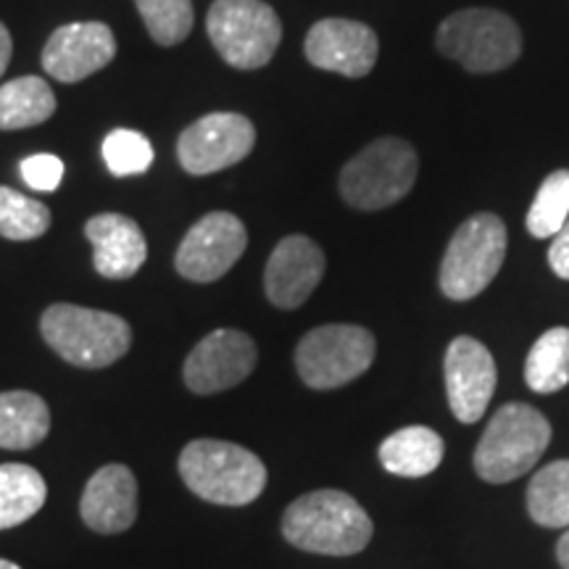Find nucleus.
<instances>
[{"label":"nucleus","instance_id":"f257e3e1","mask_svg":"<svg viewBox=\"0 0 569 569\" xmlns=\"http://www.w3.org/2000/svg\"><path fill=\"white\" fill-rule=\"evenodd\" d=\"M365 507L343 490H315L296 498L282 515V536L296 549L325 557H353L372 540Z\"/></svg>","mask_w":569,"mask_h":569},{"label":"nucleus","instance_id":"f03ea898","mask_svg":"<svg viewBox=\"0 0 569 569\" xmlns=\"http://www.w3.org/2000/svg\"><path fill=\"white\" fill-rule=\"evenodd\" d=\"M177 467L184 486L219 507H246L267 488L264 461L230 440H190L182 448Z\"/></svg>","mask_w":569,"mask_h":569},{"label":"nucleus","instance_id":"7ed1b4c3","mask_svg":"<svg viewBox=\"0 0 569 569\" xmlns=\"http://www.w3.org/2000/svg\"><path fill=\"white\" fill-rule=\"evenodd\" d=\"M40 332L63 361L82 369L111 367L132 346V327L122 317L74 303L48 306Z\"/></svg>","mask_w":569,"mask_h":569},{"label":"nucleus","instance_id":"20e7f679","mask_svg":"<svg viewBox=\"0 0 569 569\" xmlns=\"http://www.w3.org/2000/svg\"><path fill=\"white\" fill-rule=\"evenodd\" d=\"M551 443V425L528 403H507L482 432L475 469L488 482H509L528 475Z\"/></svg>","mask_w":569,"mask_h":569},{"label":"nucleus","instance_id":"39448f33","mask_svg":"<svg viewBox=\"0 0 569 569\" xmlns=\"http://www.w3.org/2000/svg\"><path fill=\"white\" fill-rule=\"evenodd\" d=\"M419 174V159L411 142L382 138L369 142L340 172V196L359 211L388 209L409 196Z\"/></svg>","mask_w":569,"mask_h":569},{"label":"nucleus","instance_id":"423d86ee","mask_svg":"<svg viewBox=\"0 0 569 569\" xmlns=\"http://www.w3.org/2000/svg\"><path fill=\"white\" fill-rule=\"evenodd\" d=\"M438 51L475 74L511 67L522 53V32L515 19L493 9H467L438 27Z\"/></svg>","mask_w":569,"mask_h":569},{"label":"nucleus","instance_id":"0eeeda50","mask_svg":"<svg viewBox=\"0 0 569 569\" xmlns=\"http://www.w3.org/2000/svg\"><path fill=\"white\" fill-rule=\"evenodd\" d=\"M507 227L496 213H475L453 232L440 264V290L451 301L480 296L507 259Z\"/></svg>","mask_w":569,"mask_h":569},{"label":"nucleus","instance_id":"6e6552de","mask_svg":"<svg viewBox=\"0 0 569 569\" xmlns=\"http://www.w3.org/2000/svg\"><path fill=\"white\" fill-rule=\"evenodd\" d=\"M206 32L230 67L246 71L267 67L282 40L280 17L264 0H217Z\"/></svg>","mask_w":569,"mask_h":569},{"label":"nucleus","instance_id":"1a4fd4ad","mask_svg":"<svg viewBox=\"0 0 569 569\" xmlns=\"http://www.w3.org/2000/svg\"><path fill=\"white\" fill-rule=\"evenodd\" d=\"M375 336L359 325H325L306 332L296 348V369L315 390H332L372 367Z\"/></svg>","mask_w":569,"mask_h":569},{"label":"nucleus","instance_id":"9d476101","mask_svg":"<svg viewBox=\"0 0 569 569\" xmlns=\"http://www.w3.org/2000/svg\"><path fill=\"white\" fill-rule=\"evenodd\" d=\"M253 142L256 130L243 113H206L188 130H182L177 140V159L184 172L203 177L243 161L253 151Z\"/></svg>","mask_w":569,"mask_h":569},{"label":"nucleus","instance_id":"9b49d317","mask_svg":"<svg viewBox=\"0 0 569 569\" xmlns=\"http://www.w3.org/2000/svg\"><path fill=\"white\" fill-rule=\"evenodd\" d=\"M246 246V224L230 211H211L182 238L174 253V269L190 282H213L238 264Z\"/></svg>","mask_w":569,"mask_h":569},{"label":"nucleus","instance_id":"f8f14e48","mask_svg":"<svg viewBox=\"0 0 569 569\" xmlns=\"http://www.w3.org/2000/svg\"><path fill=\"white\" fill-rule=\"evenodd\" d=\"M256 343L240 330H213L188 353L182 367L184 386L198 396L230 390L256 369Z\"/></svg>","mask_w":569,"mask_h":569},{"label":"nucleus","instance_id":"ddd939ff","mask_svg":"<svg viewBox=\"0 0 569 569\" xmlns=\"http://www.w3.org/2000/svg\"><path fill=\"white\" fill-rule=\"evenodd\" d=\"M496 361L480 340L469 336L451 340L446 351V390L459 422H480L496 393Z\"/></svg>","mask_w":569,"mask_h":569},{"label":"nucleus","instance_id":"4468645a","mask_svg":"<svg viewBox=\"0 0 569 569\" xmlns=\"http://www.w3.org/2000/svg\"><path fill=\"white\" fill-rule=\"evenodd\" d=\"M303 51L311 67L359 80L375 69L380 40L372 27L361 21L322 19L306 34Z\"/></svg>","mask_w":569,"mask_h":569},{"label":"nucleus","instance_id":"2eb2a0df","mask_svg":"<svg viewBox=\"0 0 569 569\" xmlns=\"http://www.w3.org/2000/svg\"><path fill=\"white\" fill-rule=\"evenodd\" d=\"M117 56V38L103 21H74L51 34L42 51V69L59 82H82L109 67Z\"/></svg>","mask_w":569,"mask_h":569},{"label":"nucleus","instance_id":"dca6fc26","mask_svg":"<svg viewBox=\"0 0 569 569\" xmlns=\"http://www.w3.org/2000/svg\"><path fill=\"white\" fill-rule=\"evenodd\" d=\"M325 274V253L306 234H288L269 256L264 272L267 298L277 309H298L309 301Z\"/></svg>","mask_w":569,"mask_h":569},{"label":"nucleus","instance_id":"f3484780","mask_svg":"<svg viewBox=\"0 0 569 569\" xmlns=\"http://www.w3.org/2000/svg\"><path fill=\"white\" fill-rule=\"evenodd\" d=\"M80 517L92 532L119 536L138 519V480L124 465H103L84 486Z\"/></svg>","mask_w":569,"mask_h":569},{"label":"nucleus","instance_id":"a211bd4d","mask_svg":"<svg viewBox=\"0 0 569 569\" xmlns=\"http://www.w3.org/2000/svg\"><path fill=\"white\" fill-rule=\"evenodd\" d=\"M84 234L92 246V267L106 280H130L146 264V234L124 213H96L84 224Z\"/></svg>","mask_w":569,"mask_h":569},{"label":"nucleus","instance_id":"6ab92c4d","mask_svg":"<svg viewBox=\"0 0 569 569\" xmlns=\"http://www.w3.org/2000/svg\"><path fill=\"white\" fill-rule=\"evenodd\" d=\"M443 438L430 427H403L382 440L380 461L390 475L398 478H425L436 472L443 461Z\"/></svg>","mask_w":569,"mask_h":569},{"label":"nucleus","instance_id":"aec40b11","mask_svg":"<svg viewBox=\"0 0 569 569\" xmlns=\"http://www.w3.org/2000/svg\"><path fill=\"white\" fill-rule=\"evenodd\" d=\"M51 432V409L30 390L0 393V448L27 451L42 443Z\"/></svg>","mask_w":569,"mask_h":569},{"label":"nucleus","instance_id":"412c9836","mask_svg":"<svg viewBox=\"0 0 569 569\" xmlns=\"http://www.w3.org/2000/svg\"><path fill=\"white\" fill-rule=\"evenodd\" d=\"M48 486L42 475L30 465H0V530L19 528L42 509Z\"/></svg>","mask_w":569,"mask_h":569},{"label":"nucleus","instance_id":"4be33fe9","mask_svg":"<svg viewBox=\"0 0 569 569\" xmlns=\"http://www.w3.org/2000/svg\"><path fill=\"white\" fill-rule=\"evenodd\" d=\"M56 111L51 84L40 77H17L0 84V130H24L48 122Z\"/></svg>","mask_w":569,"mask_h":569},{"label":"nucleus","instance_id":"5701e85b","mask_svg":"<svg viewBox=\"0 0 569 569\" xmlns=\"http://www.w3.org/2000/svg\"><path fill=\"white\" fill-rule=\"evenodd\" d=\"M525 380L536 393H557L569 382V327H551L525 359Z\"/></svg>","mask_w":569,"mask_h":569},{"label":"nucleus","instance_id":"b1692460","mask_svg":"<svg viewBox=\"0 0 569 569\" xmlns=\"http://www.w3.org/2000/svg\"><path fill=\"white\" fill-rule=\"evenodd\" d=\"M528 511L540 528H569V459L538 469L528 488Z\"/></svg>","mask_w":569,"mask_h":569},{"label":"nucleus","instance_id":"393cba45","mask_svg":"<svg viewBox=\"0 0 569 569\" xmlns=\"http://www.w3.org/2000/svg\"><path fill=\"white\" fill-rule=\"evenodd\" d=\"M51 227V209L34 198L0 184V234L9 240L42 238Z\"/></svg>","mask_w":569,"mask_h":569},{"label":"nucleus","instance_id":"a878e982","mask_svg":"<svg viewBox=\"0 0 569 569\" xmlns=\"http://www.w3.org/2000/svg\"><path fill=\"white\" fill-rule=\"evenodd\" d=\"M569 219V169H557L538 188L528 211V230L532 238H553Z\"/></svg>","mask_w":569,"mask_h":569},{"label":"nucleus","instance_id":"bb28decb","mask_svg":"<svg viewBox=\"0 0 569 569\" xmlns=\"http://www.w3.org/2000/svg\"><path fill=\"white\" fill-rule=\"evenodd\" d=\"M146 30L159 46H177L193 30V3L190 0H134Z\"/></svg>","mask_w":569,"mask_h":569},{"label":"nucleus","instance_id":"cd10ccee","mask_svg":"<svg viewBox=\"0 0 569 569\" xmlns=\"http://www.w3.org/2000/svg\"><path fill=\"white\" fill-rule=\"evenodd\" d=\"M103 159L109 163L111 174L132 177L148 172L153 163V146L142 132L113 130L103 140Z\"/></svg>","mask_w":569,"mask_h":569},{"label":"nucleus","instance_id":"c85d7f7f","mask_svg":"<svg viewBox=\"0 0 569 569\" xmlns=\"http://www.w3.org/2000/svg\"><path fill=\"white\" fill-rule=\"evenodd\" d=\"M21 180L30 184L32 190H42V193H53L63 180V161L53 153H38L27 156L19 163Z\"/></svg>","mask_w":569,"mask_h":569},{"label":"nucleus","instance_id":"c756f323","mask_svg":"<svg viewBox=\"0 0 569 569\" xmlns=\"http://www.w3.org/2000/svg\"><path fill=\"white\" fill-rule=\"evenodd\" d=\"M549 264L557 277L569 280V219L561 230L553 234V243L549 248Z\"/></svg>","mask_w":569,"mask_h":569},{"label":"nucleus","instance_id":"7c9ffc66","mask_svg":"<svg viewBox=\"0 0 569 569\" xmlns=\"http://www.w3.org/2000/svg\"><path fill=\"white\" fill-rule=\"evenodd\" d=\"M11 53H13L11 34H9V30H6L3 21H0V77H3V74H6V69H9Z\"/></svg>","mask_w":569,"mask_h":569},{"label":"nucleus","instance_id":"2f4dec72","mask_svg":"<svg viewBox=\"0 0 569 569\" xmlns=\"http://www.w3.org/2000/svg\"><path fill=\"white\" fill-rule=\"evenodd\" d=\"M557 559H559L561 569H569V530L565 532V536L559 538V543H557Z\"/></svg>","mask_w":569,"mask_h":569},{"label":"nucleus","instance_id":"473e14b6","mask_svg":"<svg viewBox=\"0 0 569 569\" xmlns=\"http://www.w3.org/2000/svg\"><path fill=\"white\" fill-rule=\"evenodd\" d=\"M0 569H21L19 565H13L9 559H0Z\"/></svg>","mask_w":569,"mask_h":569}]
</instances>
